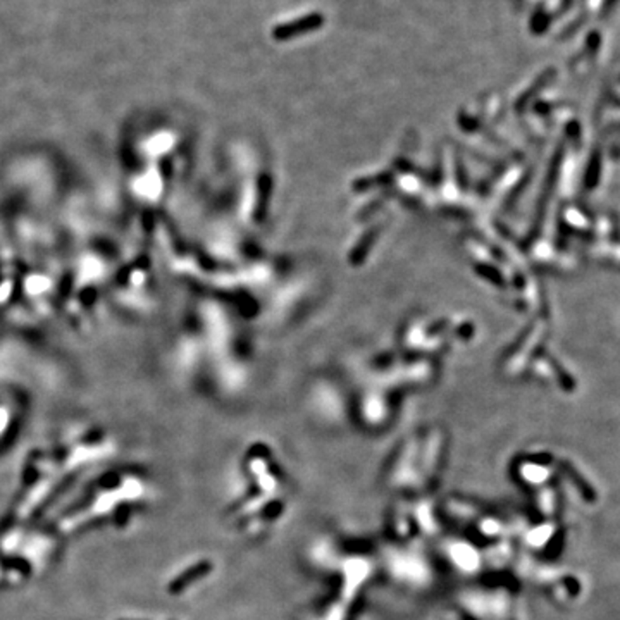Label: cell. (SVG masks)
<instances>
[{
    "label": "cell",
    "mask_w": 620,
    "mask_h": 620,
    "mask_svg": "<svg viewBox=\"0 0 620 620\" xmlns=\"http://www.w3.org/2000/svg\"><path fill=\"white\" fill-rule=\"evenodd\" d=\"M322 25H324V16H322L321 13H312L305 18H300L295 19V21L276 26L274 32H272V38H274V40L284 42L288 40V38L298 37V34L315 32V30L321 28Z\"/></svg>",
    "instance_id": "cell-1"
}]
</instances>
